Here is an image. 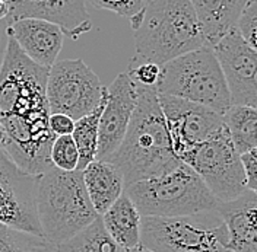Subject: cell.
Returning a JSON list of instances; mask_svg holds the SVG:
<instances>
[{"mask_svg": "<svg viewBox=\"0 0 257 252\" xmlns=\"http://www.w3.org/2000/svg\"><path fill=\"white\" fill-rule=\"evenodd\" d=\"M158 95H168L203 105L224 115L231 95L213 50L202 47L162 64L157 82Z\"/></svg>", "mask_w": 257, "mask_h": 252, "instance_id": "obj_5", "label": "cell"}, {"mask_svg": "<svg viewBox=\"0 0 257 252\" xmlns=\"http://www.w3.org/2000/svg\"><path fill=\"white\" fill-rule=\"evenodd\" d=\"M124 192L141 216L151 217L190 216L213 210L219 204L200 176L184 162L160 175L130 184Z\"/></svg>", "mask_w": 257, "mask_h": 252, "instance_id": "obj_4", "label": "cell"}, {"mask_svg": "<svg viewBox=\"0 0 257 252\" xmlns=\"http://www.w3.org/2000/svg\"><path fill=\"white\" fill-rule=\"evenodd\" d=\"M9 21L25 18L44 19L57 25L70 40L92 30L85 0H8Z\"/></svg>", "mask_w": 257, "mask_h": 252, "instance_id": "obj_13", "label": "cell"}, {"mask_svg": "<svg viewBox=\"0 0 257 252\" xmlns=\"http://www.w3.org/2000/svg\"><path fill=\"white\" fill-rule=\"evenodd\" d=\"M171 147L178 159L224 128V117L203 105L158 95Z\"/></svg>", "mask_w": 257, "mask_h": 252, "instance_id": "obj_11", "label": "cell"}, {"mask_svg": "<svg viewBox=\"0 0 257 252\" xmlns=\"http://www.w3.org/2000/svg\"><path fill=\"white\" fill-rule=\"evenodd\" d=\"M105 86L82 59H66L48 69L46 98L50 114L79 120L101 104Z\"/></svg>", "mask_w": 257, "mask_h": 252, "instance_id": "obj_9", "label": "cell"}, {"mask_svg": "<svg viewBox=\"0 0 257 252\" xmlns=\"http://www.w3.org/2000/svg\"><path fill=\"white\" fill-rule=\"evenodd\" d=\"M251 0H190L208 47L235 31L242 11Z\"/></svg>", "mask_w": 257, "mask_h": 252, "instance_id": "obj_16", "label": "cell"}, {"mask_svg": "<svg viewBox=\"0 0 257 252\" xmlns=\"http://www.w3.org/2000/svg\"><path fill=\"white\" fill-rule=\"evenodd\" d=\"M0 252H54L44 237L0 224Z\"/></svg>", "mask_w": 257, "mask_h": 252, "instance_id": "obj_22", "label": "cell"}, {"mask_svg": "<svg viewBox=\"0 0 257 252\" xmlns=\"http://www.w3.org/2000/svg\"><path fill=\"white\" fill-rule=\"evenodd\" d=\"M146 2H151V0H146Z\"/></svg>", "mask_w": 257, "mask_h": 252, "instance_id": "obj_34", "label": "cell"}, {"mask_svg": "<svg viewBox=\"0 0 257 252\" xmlns=\"http://www.w3.org/2000/svg\"><path fill=\"white\" fill-rule=\"evenodd\" d=\"M37 214L41 235L48 243L64 242L98 217L83 184L82 171L54 166L37 178Z\"/></svg>", "mask_w": 257, "mask_h": 252, "instance_id": "obj_3", "label": "cell"}, {"mask_svg": "<svg viewBox=\"0 0 257 252\" xmlns=\"http://www.w3.org/2000/svg\"><path fill=\"white\" fill-rule=\"evenodd\" d=\"M237 32L245 44L257 53V0H251L242 11L237 24Z\"/></svg>", "mask_w": 257, "mask_h": 252, "instance_id": "obj_25", "label": "cell"}, {"mask_svg": "<svg viewBox=\"0 0 257 252\" xmlns=\"http://www.w3.org/2000/svg\"><path fill=\"white\" fill-rule=\"evenodd\" d=\"M83 184L98 216L104 214L124 192V181L118 168L108 160H94L82 169Z\"/></svg>", "mask_w": 257, "mask_h": 252, "instance_id": "obj_17", "label": "cell"}, {"mask_svg": "<svg viewBox=\"0 0 257 252\" xmlns=\"http://www.w3.org/2000/svg\"><path fill=\"white\" fill-rule=\"evenodd\" d=\"M5 143H6V133H5V128L2 126V123H0V149H3Z\"/></svg>", "mask_w": 257, "mask_h": 252, "instance_id": "obj_31", "label": "cell"}, {"mask_svg": "<svg viewBox=\"0 0 257 252\" xmlns=\"http://www.w3.org/2000/svg\"><path fill=\"white\" fill-rule=\"evenodd\" d=\"M105 99H107V88H105V94L101 104L95 110L75 121V128L70 136L79 152V168H78L79 171H82L91 162H94L96 158L99 118L105 105Z\"/></svg>", "mask_w": 257, "mask_h": 252, "instance_id": "obj_21", "label": "cell"}, {"mask_svg": "<svg viewBox=\"0 0 257 252\" xmlns=\"http://www.w3.org/2000/svg\"><path fill=\"white\" fill-rule=\"evenodd\" d=\"M161 66L152 63H128L127 73L128 78L135 85L146 86V88H155L160 78Z\"/></svg>", "mask_w": 257, "mask_h": 252, "instance_id": "obj_26", "label": "cell"}, {"mask_svg": "<svg viewBox=\"0 0 257 252\" xmlns=\"http://www.w3.org/2000/svg\"><path fill=\"white\" fill-rule=\"evenodd\" d=\"M53 249L54 252H128L112 240L99 216L75 236L53 245Z\"/></svg>", "mask_w": 257, "mask_h": 252, "instance_id": "obj_20", "label": "cell"}, {"mask_svg": "<svg viewBox=\"0 0 257 252\" xmlns=\"http://www.w3.org/2000/svg\"><path fill=\"white\" fill-rule=\"evenodd\" d=\"M235 105H242V107H251L257 110V66L251 75V78L248 80L244 92L238 99V102Z\"/></svg>", "mask_w": 257, "mask_h": 252, "instance_id": "obj_29", "label": "cell"}, {"mask_svg": "<svg viewBox=\"0 0 257 252\" xmlns=\"http://www.w3.org/2000/svg\"><path fill=\"white\" fill-rule=\"evenodd\" d=\"M9 16V8H8V0H0V21L6 19Z\"/></svg>", "mask_w": 257, "mask_h": 252, "instance_id": "obj_30", "label": "cell"}, {"mask_svg": "<svg viewBox=\"0 0 257 252\" xmlns=\"http://www.w3.org/2000/svg\"><path fill=\"white\" fill-rule=\"evenodd\" d=\"M96 11H108L115 15L127 18L132 21L139 15L148 5L146 0H85Z\"/></svg>", "mask_w": 257, "mask_h": 252, "instance_id": "obj_24", "label": "cell"}, {"mask_svg": "<svg viewBox=\"0 0 257 252\" xmlns=\"http://www.w3.org/2000/svg\"><path fill=\"white\" fill-rule=\"evenodd\" d=\"M6 34L15 40L28 59L44 67H51L57 62L63 47L62 30L44 19L25 18L11 21Z\"/></svg>", "mask_w": 257, "mask_h": 252, "instance_id": "obj_14", "label": "cell"}, {"mask_svg": "<svg viewBox=\"0 0 257 252\" xmlns=\"http://www.w3.org/2000/svg\"><path fill=\"white\" fill-rule=\"evenodd\" d=\"M141 246L154 252H232L218 208L180 217L142 216Z\"/></svg>", "mask_w": 257, "mask_h": 252, "instance_id": "obj_6", "label": "cell"}, {"mask_svg": "<svg viewBox=\"0 0 257 252\" xmlns=\"http://www.w3.org/2000/svg\"><path fill=\"white\" fill-rule=\"evenodd\" d=\"M136 88L127 73H120L107 88V99L99 118L95 160H107L118 149L136 107Z\"/></svg>", "mask_w": 257, "mask_h": 252, "instance_id": "obj_12", "label": "cell"}, {"mask_svg": "<svg viewBox=\"0 0 257 252\" xmlns=\"http://www.w3.org/2000/svg\"><path fill=\"white\" fill-rule=\"evenodd\" d=\"M2 59H3V47L0 44V64H2Z\"/></svg>", "mask_w": 257, "mask_h": 252, "instance_id": "obj_33", "label": "cell"}, {"mask_svg": "<svg viewBox=\"0 0 257 252\" xmlns=\"http://www.w3.org/2000/svg\"><path fill=\"white\" fill-rule=\"evenodd\" d=\"M99 217L107 233L118 246L130 251L141 245L142 216L126 192H123Z\"/></svg>", "mask_w": 257, "mask_h": 252, "instance_id": "obj_18", "label": "cell"}, {"mask_svg": "<svg viewBox=\"0 0 257 252\" xmlns=\"http://www.w3.org/2000/svg\"><path fill=\"white\" fill-rule=\"evenodd\" d=\"M222 117L231 142L240 155L257 147L256 108L231 105Z\"/></svg>", "mask_w": 257, "mask_h": 252, "instance_id": "obj_19", "label": "cell"}, {"mask_svg": "<svg viewBox=\"0 0 257 252\" xmlns=\"http://www.w3.org/2000/svg\"><path fill=\"white\" fill-rule=\"evenodd\" d=\"M180 160L200 176L219 203L231 201L247 189L240 153L231 142L226 127L194 146Z\"/></svg>", "mask_w": 257, "mask_h": 252, "instance_id": "obj_8", "label": "cell"}, {"mask_svg": "<svg viewBox=\"0 0 257 252\" xmlns=\"http://www.w3.org/2000/svg\"><path fill=\"white\" fill-rule=\"evenodd\" d=\"M51 165L60 171L72 172L79 168V152L72 136H57L50 149Z\"/></svg>", "mask_w": 257, "mask_h": 252, "instance_id": "obj_23", "label": "cell"}, {"mask_svg": "<svg viewBox=\"0 0 257 252\" xmlns=\"http://www.w3.org/2000/svg\"><path fill=\"white\" fill-rule=\"evenodd\" d=\"M135 88L138 99L127 131L118 149L107 159L121 172L124 188L165 172L181 162L171 147L157 88L139 85Z\"/></svg>", "mask_w": 257, "mask_h": 252, "instance_id": "obj_1", "label": "cell"}, {"mask_svg": "<svg viewBox=\"0 0 257 252\" xmlns=\"http://www.w3.org/2000/svg\"><path fill=\"white\" fill-rule=\"evenodd\" d=\"M216 208L228 230V248L232 252H257V192L245 189Z\"/></svg>", "mask_w": 257, "mask_h": 252, "instance_id": "obj_15", "label": "cell"}, {"mask_svg": "<svg viewBox=\"0 0 257 252\" xmlns=\"http://www.w3.org/2000/svg\"><path fill=\"white\" fill-rule=\"evenodd\" d=\"M128 252H154V251H149V249H146V248H144V246H136L135 249H130Z\"/></svg>", "mask_w": 257, "mask_h": 252, "instance_id": "obj_32", "label": "cell"}, {"mask_svg": "<svg viewBox=\"0 0 257 252\" xmlns=\"http://www.w3.org/2000/svg\"><path fill=\"white\" fill-rule=\"evenodd\" d=\"M48 126L51 133L57 136H70L75 128V120L64 114H50L48 118Z\"/></svg>", "mask_w": 257, "mask_h": 252, "instance_id": "obj_28", "label": "cell"}, {"mask_svg": "<svg viewBox=\"0 0 257 252\" xmlns=\"http://www.w3.org/2000/svg\"><path fill=\"white\" fill-rule=\"evenodd\" d=\"M48 69L28 59L8 35L0 64V118L15 115L34 123H48Z\"/></svg>", "mask_w": 257, "mask_h": 252, "instance_id": "obj_7", "label": "cell"}, {"mask_svg": "<svg viewBox=\"0 0 257 252\" xmlns=\"http://www.w3.org/2000/svg\"><path fill=\"white\" fill-rule=\"evenodd\" d=\"M135 34L132 63H168L202 47H208L190 0H151L130 21Z\"/></svg>", "mask_w": 257, "mask_h": 252, "instance_id": "obj_2", "label": "cell"}, {"mask_svg": "<svg viewBox=\"0 0 257 252\" xmlns=\"http://www.w3.org/2000/svg\"><path fill=\"white\" fill-rule=\"evenodd\" d=\"M37 178L24 172L0 149V224L43 237L37 214Z\"/></svg>", "mask_w": 257, "mask_h": 252, "instance_id": "obj_10", "label": "cell"}, {"mask_svg": "<svg viewBox=\"0 0 257 252\" xmlns=\"http://www.w3.org/2000/svg\"><path fill=\"white\" fill-rule=\"evenodd\" d=\"M240 159L245 175V188L257 192V147L240 155Z\"/></svg>", "mask_w": 257, "mask_h": 252, "instance_id": "obj_27", "label": "cell"}]
</instances>
